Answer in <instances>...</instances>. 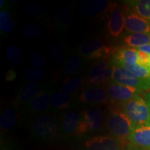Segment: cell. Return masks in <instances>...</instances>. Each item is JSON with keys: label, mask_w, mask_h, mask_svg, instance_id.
I'll use <instances>...</instances> for the list:
<instances>
[{"label": "cell", "mask_w": 150, "mask_h": 150, "mask_svg": "<svg viewBox=\"0 0 150 150\" xmlns=\"http://www.w3.org/2000/svg\"><path fill=\"white\" fill-rule=\"evenodd\" d=\"M70 96L64 92H58L51 97V104L58 109H65L70 106Z\"/></svg>", "instance_id": "21"}, {"label": "cell", "mask_w": 150, "mask_h": 150, "mask_svg": "<svg viewBox=\"0 0 150 150\" xmlns=\"http://www.w3.org/2000/svg\"><path fill=\"white\" fill-rule=\"evenodd\" d=\"M32 131L35 136L43 140H52L57 134L58 125L55 118L49 115H40L33 119Z\"/></svg>", "instance_id": "4"}, {"label": "cell", "mask_w": 150, "mask_h": 150, "mask_svg": "<svg viewBox=\"0 0 150 150\" xmlns=\"http://www.w3.org/2000/svg\"><path fill=\"white\" fill-rule=\"evenodd\" d=\"M83 83V79L79 76L67 79L63 81L62 84L61 88L63 92L67 94H71L75 93L80 88Z\"/></svg>", "instance_id": "25"}, {"label": "cell", "mask_w": 150, "mask_h": 150, "mask_svg": "<svg viewBox=\"0 0 150 150\" xmlns=\"http://www.w3.org/2000/svg\"><path fill=\"white\" fill-rule=\"evenodd\" d=\"M0 2H1V4H0V6H1V7H2V4H4V1L3 0H1V1H0Z\"/></svg>", "instance_id": "39"}, {"label": "cell", "mask_w": 150, "mask_h": 150, "mask_svg": "<svg viewBox=\"0 0 150 150\" xmlns=\"http://www.w3.org/2000/svg\"><path fill=\"white\" fill-rule=\"evenodd\" d=\"M148 70H149V72H150V64H149V67H148Z\"/></svg>", "instance_id": "40"}, {"label": "cell", "mask_w": 150, "mask_h": 150, "mask_svg": "<svg viewBox=\"0 0 150 150\" xmlns=\"http://www.w3.org/2000/svg\"><path fill=\"white\" fill-rule=\"evenodd\" d=\"M110 4L106 0H90L83 1L79 4L77 10L84 16H97L108 11Z\"/></svg>", "instance_id": "14"}, {"label": "cell", "mask_w": 150, "mask_h": 150, "mask_svg": "<svg viewBox=\"0 0 150 150\" xmlns=\"http://www.w3.org/2000/svg\"><path fill=\"white\" fill-rule=\"evenodd\" d=\"M112 81L131 87L136 88L141 91L150 89V83L137 77L136 75L121 65H112Z\"/></svg>", "instance_id": "3"}, {"label": "cell", "mask_w": 150, "mask_h": 150, "mask_svg": "<svg viewBox=\"0 0 150 150\" xmlns=\"http://www.w3.org/2000/svg\"><path fill=\"white\" fill-rule=\"evenodd\" d=\"M51 104V97L48 93L42 92L28 104V108L33 112H42L47 109Z\"/></svg>", "instance_id": "18"}, {"label": "cell", "mask_w": 150, "mask_h": 150, "mask_svg": "<svg viewBox=\"0 0 150 150\" xmlns=\"http://www.w3.org/2000/svg\"><path fill=\"white\" fill-rule=\"evenodd\" d=\"M41 93L39 85L34 82H29L21 88L17 96V101L20 103L29 102Z\"/></svg>", "instance_id": "15"}, {"label": "cell", "mask_w": 150, "mask_h": 150, "mask_svg": "<svg viewBox=\"0 0 150 150\" xmlns=\"http://www.w3.org/2000/svg\"><path fill=\"white\" fill-rule=\"evenodd\" d=\"M125 29L130 33L150 34V22L129 8H124Z\"/></svg>", "instance_id": "7"}, {"label": "cell", "mask_w": 150, "mask_h": 150, "mask_svg": "<svg viewBox=\"0 0 150 150\" xmlns=\"http://www.w3.org/2000/svg\"><path fill=\"white\" fill-rule=\"evenodd\" d=\"M120 108L134 126L150 123V112L145 99L137 96L120 104Z\"/></svg>", "instance_id": "2"}, {"label": "cell", "mask_w": 150, "mask_h": 150, "mask_svg": "<svg viewBox=\"0 0 150 150\" xmlns=\"http://www.w3.org/2000/svg\"><path fill=\"white\" fill-rule=\"evenodd\" d=\"M25 11L29 16H39L44 13L45 8L42 5L37 4H31L26 6Z\"/></svg>", "instance_id": "32"}, {"label": "cell", "mask_w": 150, "mask_h": 150, "mask_svg": "<svg viewBox=\"0 0 150 150\" xmlns=\"http://www.w3.org/2000/svg\"><path fill=\"white\" fill-rule=\"evenodd\" d=\"M123 42L127 46L138 49L150 44L149 33H130L124 35Z\"/></svg>", "instance_id": "16"}, {"label": "cell", "mask_w": 150, "mask_h": 150, "mask_svg": "<svg viewBox=\"0 0 150 150\" xmlns=\"http://www.w3.org/2000/svg\"><path fill=\"white\" fill-rule=\"evenodd\" d=\"M44 72L40 69L29 68L26 71L25 76L31 81H39L44 77Z\"/></svg>", "instance_id": "30"}, {"label": "cell", "mask_w": 150, "mask_h": 150, "mask_svg": "<svg viewBox=\"0 0 150 150\" xmlns=\"http://www.w3.org/2000/svg\"><path fill=\"white\" fill-rule=\"evenodd\" d=\"M137 50H138V51L142 52H143V53H145V54L150 55V44L147 45H145V46L141 47L138 48Z\"/></svg>", "instance_id": "36"}, {"label": "cell", "mask_w": 150, "mask_h": 150, "mask_svg": "<svg viewBox=\"0 0 150 150\" xmlns=\"http://www.w3.org/2000/svg\"><path fill=\"white\" fill-rule=\"evenodd\" d=\"M106 90L110 102L114 105L117 104L120 105L135 97L139 96L140 94L142 93V91L136 88L122 85L113 81L108 84Z\"/></svg>", "instance_id": "6"}, {"label": "cell", "mask_w": 150, "mask_h": 150, "mask_svg": "<svg viewBox=\"0 0 150 150\" xmlns=\"http://www.w3.org/2000/svg\"><path fill=\"white\" fill-rule=\"evenodd\" d=\"M138 64L148 68L150 64V55L139 51Z\"/></svg>", "instance_id": "34"}, {"label": "cell", "mask_w": 150, "mask_h": 150, "mask_svg": "<svg viewBox=\"0 0 150 150\" xmlns=\"http://www.w3.org/2000/svg\"><path fill=\"white\" fill-rule=\"evenodd\" d=\"M129 142L145 150H150V123L134 126Z\"/></svg>", "instance_id": "11"}, {"label": "cell", "mask_w": 150, "mask_h": 150, "mask_svg": "<svg viewBox=\"0 0 150 150\" xmlns=\"http://www.w3.org/2000/svg\"><path fill=\"white\" fill-rule=\"evenodd\" d=\"M59 21L63 24H70L72 20V15L70 11L66 8H61L56 13Z\"/></svg>", "instance_id": "31"}, {"label": "cell", "mask_w": 150, "mask_h": 150, "mask_svg": "<svg viewBox=\"0 0 150 150\" xmlns=\"http://www.w3.org/2000/svg\"><path fill=\"white\" fill-rule=\"evenodd\" d=\"M16 112L12 108H6L1 115L0 125L4 131H9L14 128L17 120Z\"/></svg>", "instance_id": "20"}, {"label": "cell", "mask_w": 150, "mask_h": 150, "mask_svg": "<svg viewBox=\"0 0 150 150\" xmlns=\"http://www.w3.org/2000/svg\"><path fill=\"white\" fill-rule=\"evenodd\" d=\"M30 62L35 68L40 69L45 65V59L42 54L33 52L30 56Z\"/></svg>", "instance_id": "33"}, {"label": "cell", "mask_w": 150, "mask_h": 150, "mask_svg": "<svg viewBox=\"0 0 150 150\" xmlns=\"http://www.w3.org/2000/svg\"><path fill=\"white\" fill-rule=\"evenodd\" d=\"M126 4L129 8L150 22V0H133Z\"/></svg>", "instance_id": "19"}, {"label": "cell", "mask_w": 150, "mask_h": 150, "mask_svg": "<svg viewBox=\"0 0 150 150\" xmlns=\"http://www.w3.org/2000/svg\"><path fill=\"white\" fill-rule=\"evenodd\" d=\"M102 112L97 108H88L82 112L81 117L74 134L79 136L89 131H97L102 128Z\"/></svg>", "instance_id": "5"}, {"label": "cell", "mask_w": 150, "mask_h": 150, "mask_svg": "<svg viewBox=\"0 0 150 150\" xmlns=\"http://www.w3.org/2000/svg\"><path fill=\"white\" fill-rule=\"evenodd\" d=\"M80 101L87 104H104L110 102L106 88L100 86L92 87L80 95Z\"/></svg>", "instance_id": "13"}, {"label": "cell", "mask_w": 150, "mask_h": 150, "mask_svg": "<svg viewBox=\"0 0 150 150\" xmlns=\"http://www.w3.org/2000/svg\"><path fill=\"white\" fill-rule=\"evenodd\" d=\"M16 76H17V73L16 71L11 70H8V72L6 73L5 79L7 81L11 82L16 79Z\"/></svg>", "instance_id": "35"}, {"label": "cell", "mask_w": 150, "mask_h": 150, "mask_svg": "<svg viewBox=\"0 0 150 150\" xmlns=\"http://www.w3.org/2000/svg\"><path fill=\"white\" fill-rule=\"evenodd\" d=\"M108 29L109 34L113 38L120 36L125 28V16L124 11L115 4H110Z\"/></svg>", "instance_id": "8"}, {"label": "cell", "mask_w": 150, "mask_h": 150, "mask_svg": "<svg viewBox=\"0 0 150 150\" xmlns=\"http://www.w3.org/2000/svg\"><path fill=\"white\" fill-rule=\"evenodd\" d=\"M79 53L88 59H100L112 54L111 48L108 47L101 40H94L82 44L79 47Z\"/></svg>", "instance_id": "9"}, {"label": "cell", "mask_w": 150, "mask_h": 150, "mask_svg": "<svg viewBox=\"0 0 150 150\" xmlns=\"http://www.w3.org/2000/svg\"><path fill=\"white\" fill-rule=\"evenodd\" d=\"M145 101L148 105V107H149V112H150V92L145 95Z\"/></svg>", "instance_id": "38"}, {"label": "cell", "mask_w": 150, "mask_h": 150, "mask_svg": "<svg viewBox=\"0 0 150 150\" xmlns=\"http://www.w3.org/2000/svg\"><path fill=\"white\" fill-rule=\"evenodd\" d=\"M49 52L55 63L58 64H61L63 63L65 59V54L61 44L59 42H51L49 45Z\"/></svg>", "instance_id": "22"}, {"label": "cell", "mask_w": 150, "mask_h": 150, "mask_svg": "<svg viewBox=\"0 0 150 150\" xmlns=\"http://www.w3.org/2000/svg\"><path fill=\"white\" fill-rule=\"evenodd\" d=\"M88 150H124L125 147L118 140L110 136H98L86 142Z\"/></svg>", "instance_id": "10"}, {"label": "cell", "mask_w": 150, "mask_h": 150, "mask_svg": "<svg viewBox=\"0 0 150 150\" xmlns=\"http://www.w3.org/2000/svg\"><path fill=\"white\" fill-rule=\"evenodd\" d=\"M80 120L81 117L76 112L73 110H68L64 114L62 119V129L66 134H74Z\"/></svg>", "instance_id": "17"}, {"label": "cell", "mask_w": 150, "mask_h": 150, "mask_svg": "<svg viewBox=\"0 0 150 150\" xmlns=\"http://www.w3.org/2000/svg\"><path fill=\"white\" fill-rule=\"evenodd\" d=\"M124 150H145V149H142V148L138 147H137V146H135L130 143L127 146V147L125 148Z\"/></svg>", "instance_id": "37"}, {"label": "cell", "mask_w": 150, "mask_h": 150, "mask_svg": "<svg viewBox=\"0 0 150 150\" xmlns=\"http://www.w3.org/2000/svg\"><path fill=\"white\" fill-rule=\"evenodd\" d=\"M8 61L14 65H20L24 61V54L22 49L18 45H11L6 50Z\"/></svg>", "instance_id": "23"}, {"label": "cell", "mask_w": 150, "mask_h": 150, "mask_svg": "<svg viewBox=\"0 0 150 150\" xmlns=\"http://www.w3.org/2000/svg\"><path fill=\"white\" fill-rule=\"evenodd\" d=\"M106 127L112 138L118 140L124 147H127L130 144L129 137L134 125L120 106L114 105L110 108Z\"/></svg>", "instance_id": "1"}, {"label": "cell", "mask_w": 150, "mask_h": 150, "mask_svg": "<svg viewBox=\"0 0 150 150\" xmlns=\"http://www.w3.org/2000/svg\"><path fill=\"white\" fill-rule=\"evenodd\" d=\"M122 67L132 72L133 74L136 75L137 77L150 83V72L147 67L141 66L138 64L134 65H122Z\"/></svg>", "instance_id": "26"}, {"label": "cell", "mask_w": 150, "mask_h": 150, "mask_svg": "<svg viewBox=\"0 0 150 150\" xmlns=\"http://www.w3.org/2000/svg\"><path fill=\"white\" fill-rule=\"evenodd\" d=\"M22 33L27 38L35 39L42 34L40 29L33 24H27L22 29Z\"/></svg>", "instance_id": "29"}, {"label": "cell", "mask_w": 150, "mask_h": 150, "mask_svg": "<svg viewBox=\"0 0 150 150\" xmlns=\"http://www.w3.org/2000/svg\"><path fill=\"white\" fill-rule=\"evenodd\" d=\"M112 65L138 64L139 51L137 49L131 47H122L112 52Z\"/></svg>", "instance_id": "12"}, {"label": "cell", "mask_w": 150, "mask_h": 150, "mask_svg": "<svg viewBox=\"0 0 150 150\" xmlns=\"http://www.w3.org/2000/svg\"><path fill=\"white\" fill-rule=\"evenodd\" d=\"M0 29L3 33H10L15 30V23L8 11L1 10L0 13Z\"/></svg>", "instance_id": "24"}, {"label": "cell", "mask_w": 150, "mask_h": 150, "mask_svg": "<svg viewBox=\"0 0 150 150\" xmlns=\"http://www.w3.org/2000/svg\"><path fill=\"white\" fill-rule=\"evenodd\" d=\"M109 64L107 60L102 59L100 61H97L95 65L92 67L91 72L88 74V83L91 81L92 80L95 79L99 75H101L104 72L106 69L109 67Z\"/></svg>", "instance_id": "27"}, {"label": "cell", "mask_w": 150, "mask_h": 150, "mask_svg": "<svg viewBox=\"0 0 150 150\" xmlns=\"http://www.w3.org/2000/svg\"><path fill=\"white\" fill-rule=\"evenodd\" d=\"M81 64L82 61L80 56L74 54L67 60L64 67V72L67 75L74 74L77 72Z\"/></svg>", "instance_id": "28"}]
</instances>
